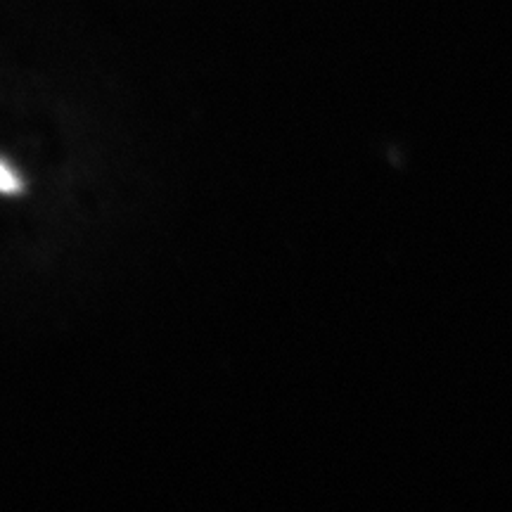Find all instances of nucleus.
Here are the masks:
<instances>
[{
    "mask_svg": "<svg viewBox=\"0 0 512 512\" xmlns=\"http://www.w3.org/2000/svg\"><path fill=\"white\" fill-rule=\"evenodd\" d=\"M19 190H22V178L17 176V171L10 164L0 159V192L3 195H17Z\"/></svg>",
    "mask_w": 512,
    "mask_h": 512,
    "instance_id": "1",
    "label": "nucleus"
}]
</instances>
